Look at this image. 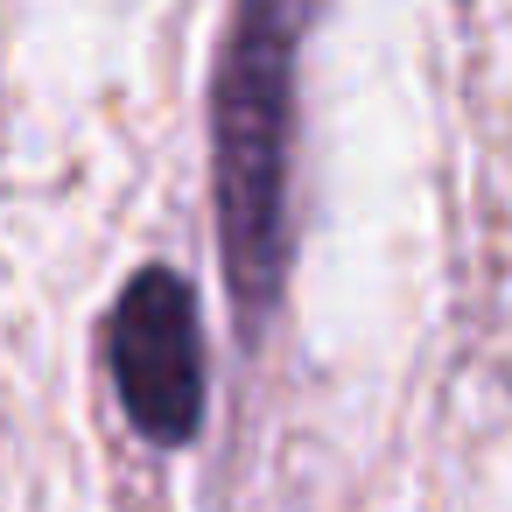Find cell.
Returning a JSON list of instances; mask_svg holds the SVG:
<instances>
[{"label": "cell", "instance_id": "1", "mask_svg": "<svg viewBox=\"0 0 512 512\" xmlns=\"http://www.w3.org/2000/svg\"><path fill=\"white\" fill-rule=\"evenodd\" d=\"M309 15L316 0H232L211 64V204L225 288L246 330H260L288 281V183Z\"/></svg>", "mask_w": 512, "mask_h": 512}, {"label": "cell", "instance_id": "2", "mask_svg": "<svg viewBox=\"0 0 512 512\" xmlns=\"http://www.w3.org/2000/svg\"><path fill=\"white\" fill-rule=\"evenodd\" d=\"M106 365L127 421L148 442H190L204 428V323L197 288L176 267H141L106 316Z\"/></svg>", "mask_w": 512, "mask_h": 512}]
</instances>
